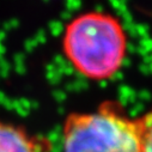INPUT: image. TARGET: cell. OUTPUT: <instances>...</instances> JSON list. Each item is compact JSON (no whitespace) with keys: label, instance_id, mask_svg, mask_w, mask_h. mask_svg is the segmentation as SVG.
<instances>
[{"label":"cell","instance_id":"obj_2","mask_svg":"<svg viewBox=\"0 0 152 152\" xmlns=\"http://www.w3.org/2000/svg\"><path fill=\"white\" fill-rule=\"evenodd\" d=\"M145 121L131 118L116 102L72 113L62 125V152H142Z\"/></svg>","mask_w":152,"mask_h":152},{"label":"cell","instance_id":"obj_1","mask_svg":"<svg viewBox=\"0 0 152 152\" xmlns=\"http://www.w3.org/2000/svg\"><path fill=\"white\" fill-rule=\"evenodd\" d=\"M62 52L72 67L90 80H107L122 67L128 39L118 17L88 11L68 22L62 35Z\"/></svg>","mask_w":152,"mask_h":152},{"label":"cell","instance_id":"obj_3","mask_svg":"<svg viewBox=\"0 0 152 152\" xmlns=\"http://www.w3.org/2000/svg\"><path fill=\"white\" fill-rule=\"evenodd\" d=\"M52 148L47 138L16 124L0 121V152H50Z\"/></svg>","mask_w":152,"mask_h":152},{"label":"cell","instance_id":"obj_4","mask_svg":"<svg viewBox=\"0 0 152 152\" xmlns=\"http://www.w3.org/2000/svg\"><path fill=\"white\" fill-rule=\"evenodd\" d=\"M145 129L142 135V152H152V109H150L145 115Z\"/></svg>","mask_w":152,"mask_h":152}]
</instances>
